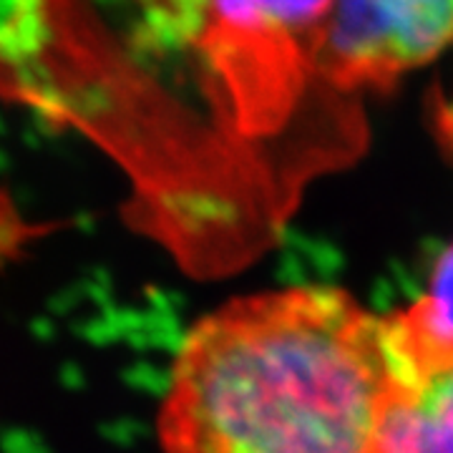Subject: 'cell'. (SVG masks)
<instances>
[{
  "instance_id": "obj_1",
  "label": "cell",
  "mask_w": 453,
  "mask_h": 453,
  "mask_svg": "<svg viewBox=\"0 0 453 453\" xmlns=\"http://www.w3.org/2000/svg\"><path fill=\"white\" fill-rule=\"evenodd\" d=\"M333 0H8V101L79 134L162 232L232 210L265 154L360 136L323 76Z\"/></svg>"
},
{
  "instance_id": "obj_2",
  "label": "cell",
  "mask_w": 453,
  "mask_h": 453,
  "mask_svg": "<svg viewBox=\"0 0 453 453\" xmlns=\"http://www.w3.org/2000/svg\"><path fill=\"white\" fill-rule=\"evenodd\" d=\"M395 388L386 318L333 285L229 300L184 335L162 453H380Z\"/></svg>"
},
{
  "instance_id": "obj_3",
  "label": "cell",
  "mask_w": 453,
  "mask_h": 453,
  "mask_svg": "<svg viewBox=\"0 0 453 453\" xmlns=\"http://www.w3.org/2000/svg\"><path fill=\"white\" fill-rule=\"evenodd\" d=\"M453 50V0H333L323 31V76L363 101Z\"/></svg>"
},
{
  "instance_id": "obj_4",
  "label": "cell",
  "mask_w": 453,
  "mask_h": 453,
  "mask_svg": "<svg viewBox=\"0 0 453 453\" xmlns=\"http://www.w3.org/2000/svg\"><path fill=\"white\" fill-rule=\"evenodd\" d=\"M383 318L395 388L380 453H453V348L421 338L395 312Z\"/></svg>"
},
{
  "instance_id": "obj_5",
  "label": "cell",
  "mask_w": 453,
  "mask_h": 453,
  "mask_svg": "<svg viewBox=\"0 0 453 453\" xmlns=\"http://www.w3.org/2000/svg\"><path fill=\"white\" fill-rule=\"evenodd\" d=\"M395 312L421 338L453 348V242L438 255L426 292Z\"/></svg>"
},
{
  "instance_id": "obj_6",
  "label": "cell",
  "mask_w": 453,
  "mask_h": 453,
  "mask_svg": "<svg viewBox=\"0 0 453 453\" xmlns=\"http://www.w3.org/2000/svg\"><path fill=\"white\" fill-rule=\"evenodd\" d=\"M33 234H38V226L28 225L16 210V204L0 192V259L13 257L18 247L28 242Z\"/></svg>"
},
{
  "instance_id": "obj_7",
  "label": "cell",
  "mask_w": 453,
  "mask_h": 453,
  "mask_svg": "<svg viewBox=\"0 0 453 453\" xmlns=\"http://www.w3.org/2000/svg\"><path fill=\"white\" fill-rule=\"evenodd\" d=\"M0 98L8 101V71H5V64H3V53H0Z\"/></svg>"
}]
</instances>
